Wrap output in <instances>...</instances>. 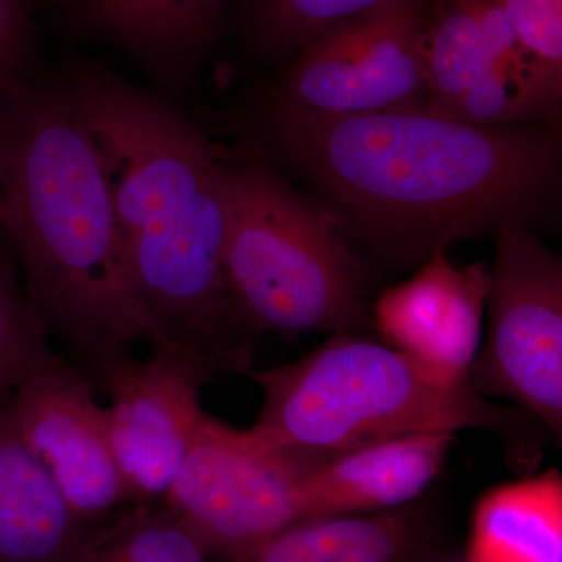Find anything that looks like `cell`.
I'll list each match as a JSON object with an SVG mask.
<instances>
[{
	"label": "cell",
	"instance_id": "1",
	"mask_svg": "<svg viewBox=\"0 0 562 562\" xmlns=\"http://www.w3.org/2000/svg\"><path fill=\"white\" fill-rule=\"evenodd\" d=\"M273 149L384 260L412 268L460 239L553 211L561 144L543 124L483 127L428 109L338 116L269 92Z\"/></svg>",
	"mask_w": 562,
	"mask_h": 562
},
{
	"label": "cell",
	"instance_id": "2",
	"mask_svg": "<svg viewBox=\"0 0 562 562\" xmlns=\"http://www.w3.org/2000/svg\"><path fill=\"white\" fill-rule=\"evenodd\" d=\"M101 150L140 294L166 346L211 373L250 372L224 273V162L179 111L90 61L65 80Z\"/></svg>",
	"mask_w": 562,
	"mask_h": 562
},
{
	"label": "cell",
	"instance_id": "3",
	"mask_svg": "<svg viewBox=\"0 0 562 562\" xmlns=\"http://www.w3.org/2000/svg\"><path fill=\"white\" fill-rule=\"evenodd\" d=\"M0 227L47 335L88 380L166 346L140 294L109 172L66 85L31 83L2 99Z\"/></svg>",
	"mask_w": 562,
	"mask_h": 562
},
{
	"label": "cell",
	"instance_id": "4",
	"mask_svg": "<svg viewBox=\"0 0 562 562\" xmlns=\"http://www.w3.org/2000/svg\"><path fill=\"white\" fill-rule=\"evenodd\" d=\"M247 375L262 394L255 430L321 458L414 432L479 430L501 439L516 471L530 472L549 431L525 409L491 402L469 379H443L353 333H336L301 360Z\"/></svg>",
	"mask_w": 562,
	"mask_h": 562
},
{
	"label": "cell",
	"instance_id": "5",
	"mask_svg": "<svg viewBox=\"0 0 562 562\" xmlns=\"http://www.w3.org/2000/svg\"><path fill=\"white\" fill-rule=\"evenodd\" d=\"M224 273L251 333H353L368 281L331 213L260 165H225Z\"/></svg>",
	"mask_w": 562,
	"mask_h": 562
},
{
	"label": "cell",
	"instance_id": "6",
	"mask_svg": "<svg viewBox=\"0 0 562 562\" xmlns=\"http://www.w3.org/2000/svg\"><path fill=\"white\" fill-rule=\"evenodd\" d=\"M324 460L205 414L166 505L210 557L228 560L302 520L303 483Z\"/></svg>",
	"mask_w": 562,
	"mask_h": 562
},
{
	"label": "cell",
	"instance_id": "7",
	"mask_svg": "<svg viewBox=\"0 0 562 562\" xmlns=\"http://www.w3.org/2000/svg\"><path fill=\"white\" fill-rule=\"evenodd\" d=\"M495 239L486 299L490 331L469 382L484 397L517 403L560 439L561 258L527 225H503Z\"/></svg>",
	"mask_w": 562,
	"mask_h": 562
},
{
	"label": "cell",
	"instance_id": "8",
	"mask_svg": "<svg viewBox=\"0 0 562 562\" xmlns=\"http://www.w3.org/2000/svg\"><path fill=\"white\" fill-rule=\"evenodd\" d=\"M427 0H392L325 33L295 55L272 92L338 116L424 109Z\"/></svg>",
	"mask_w": 562,
	"mask_h": 562
},
{
	"label": "cell",
	"instance_id": "9",
	"mask_svg": "<svg viewBox=\"0 0 562 562\" xmlns=\"http://www.w3.org/2000/svg\"><path fill=\"white\" fill-rule=\"evenodd\" d=\"M210 376L183 351L157 347L147 360L127 358L95 380L110 398L106 431L128 497L165 498L171 490L205 417Z\"/></svg>",
	"mask_w": 562,
	"mask_h": 562
},
{
	"label": "cell",
	"instance_id": "10",
	"mask_svg": "<svg viewBox=\"0 0 562 562\" xmlns=\"http://www.w3.org/2000/svg\"><path fill=\"white\" fill-rule=\"evenodd\" d=\"M5 402L22 441L83 522L131 498L111 450L105 412L79 368L50 350Z\"/></svg>",
	"mask_w": 562,
	"mask_h": 562
},
{
	"label": "cell",
	"instance_id": "11",
	"mask_svg": "<svg viewBox=\"0 0 562 562\" xmlns=\"http://www.w3.org/2000/svg\"><path fill=\"white\" fill-rule=\"evenodd\" d=\"M490 280L483 262L457 268L447 250L436 251L416 276L384 292L373 306V321L392 349L461 382L482 349Z\"/></svg>",
	"mask_w": 562,
	"mask_h": 562
},
{
	"label": "cell",
	"instance_id": "12",
	"mask_svg": "<svg viewBox=\"0 0 562 562\" xmlns=\"http://www.w3.org/2000/svg\"><path fill=\"white\" fill-rule=\"evenodd\" d=\"M452 432H414L333 454L302 486V520L405 508L442 471Z\"/></svg>",
	"mask_w": 562,
	"mask_h": 562
},
{
	"label": "cell",
	"instance_id": "13",
	"mask_svg": "<svg viewBox=\"0 0 562 562\" xmlns=\"http://www.w3.org/2000/svg\"><path fill=\"white\" fill-rule=\"evenodd\" d=\"M0 401V562H81L91 539Z\"/></svg>",
	"mask_w": 562,
	"mask_h": 562
},
{
	"label": "cell",
	"instance_id": "14",
	"mask_svg": "<svg viewBox=\"0 0 562 562\" xmlns=\"http://www.w3.org/2000/svg\"><path fill=\"white\" fill-rule=\"evenodd\" d=\"M85 27L116 41L162 79L183 69L216 36L225 0H69Z\"/></svg>",
	"mask_w": 562,
	"mask_h": 562
},
{
	"label": "cell",
	"instance_id": "15",
	"mask_svg": "<svg viewBox=\"0 0 562 562\" xmlns=\"http://www.w3.org/2000/svg\"><path fill=\"white\" fill-rule=\"evenodd\" d=\"M419 514L314 517L283 528L225 562H412L422 546Z\"/></svg>",
	"mask_w": 562,
	"mask_h": 562
},
{
	"label": "cell",
	"instance_id": "16",
	"mask_svg": "<svg viewBox=\"0 0 562 562\" xmlns=\"http://www.w3.org/2000/svg\"><path fill=\"white\" fill-rule=\"evenodd\" d=\"M469 562H562L558 469L487 491L472 514Z\"/></svg>",
	"mask_w": 562,
	"mask_h": 562
},
{
	"label": "cell",
	"instance_id": "17",
	"mask_svg": "<svg viewBox=\"0 0 562 562\" xmlns=\"http://www.w3.org/2000/svg\"><path fill=\"white\" fill-rule=\"evenodd\" d=\"M495 69H505L532 81L514 72L502 60L480 22L475 0H435L428 5L425 109L449 116L464 92Z\"/></svg>",
	"mask_w": 562,
	"mask_h": 562
},
{
	"label": "cell",
	"instance_id": "18",
	"mask_svg": "<svg viewBox=\"0 0 562 562\" xmlns=\"http://www.w3.org/2000/svg\"><path fill=\"white\" fill-rule=\"evenodd\" d=\"M392 0H246L255 44L272 55H297L325 33Z\"/></svg>",
	"mask_w": 562,
	"mask_h": 562
},
{
	"label": "cell",
	"instance_id": "19",
	"mask_svg": "<svg viewBox=\"0 0 562 562\" xmlns=\"http://www.w3.org/2000/svg\"><path fill=\"white\" fill-rule=\"evenodd\" d=\"M210 553L171 512L139 509L94 539L81 562H211Z\"/></svg>",
	"mask_w": 562,
	"mask_h": 562
},
{
	"label": "cell",
	"instance_id": "20",
	"mask_svg": "<svg viewBox=\"0 0 562 562\" xmlns=\"http://www.w3.org/2000/svg\"><path fill=\"white\" fill-rule=\"evenodd\" d=\"M50 350L49 335L21 286L13 262L0 250V401L9 397Z\"/></svg>",
	"mask_w": 562,
	"mask_h": 562
},
{
	"label": "cell",
	"instance_id": "21",
	"mask_svg": "<svg viewBox=\"0 0 562 562\" xmlns=\"http://www.w3.org/2000/svg\"><path fill=\"white\" fill-rule=\"evenodd\" d=\"M525 57L554 101H562V0H494Z\"/></svg>",
	"mask_w": 562,
	"mask_h": 562
},
{
	"label": "cell",
	"instance_id": "22",
	"mask_svg": "<svg viewBox=\"0 0 562 562\" xmlns=\"http://www.w3.org/2000/svg\"><path fill=\"white\" fill-rule=\"evenodd\" d=\"M33 0H0V99L32 83Z\"/></svg>",
	"mask_w": 562,
	"mask_h": 562
},
{
	"label": "cell",
	"instance_id": "23",
	"mask_svg": "<svg viewBox=\"0 0 562 562\" xmlns=\"http://www.w3.org/2000/svg\"><path fill=\"white\" fill-rule=\"evenodd\" d=\"M428 562H469L464 557H442Z\"/></svg>",
	"mask_w": 562,
	"mask_h": 562
},
{
	"label": "cell",
	"instance_id": "24",
	"mask_svg": "<svg viewBox=\"0 0 562 562\" xmlns=\"http://www.w3.org/2000/svg\"><path fill=\"white\" fill-rule=\"evenodd\" d=\"M2 171H3V138H2V132H0V180H2Z\"/></svg>",
	"mask_w": 562,
	"mask_h": 562
}]
</instances>
